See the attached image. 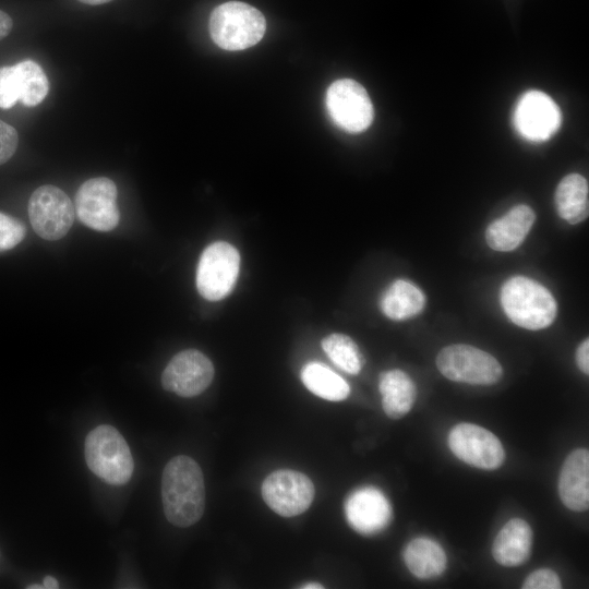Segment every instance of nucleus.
I'll list each match as a JSON object with an SVG mask.
<instances>
[{
	"instance_id": "f257e3e1",
	"label": "nucleus",
	"mask_w": 589,
	"mask_h": 589,
	"mask_svg": "<svg viewBox=\"0 0 589 589\" xmlns=\"http://www.w3.org/2000/svg\"><path fill=\"white\" fill-rule=\"evenodd\" d=\"M161 500L167 520L185 528L196 524L205 509V484L199 464L189 456L170 459L161 478Z\"/></svg>"
},
{
	"instance_id": "f03ea898",
	"label": "nucleus",
	"mask_w": 589,
	"mask_h": 589,
	"mask_svg": "<svg viewBox=\"0 0 589 589\" xmlns=\"http://www.w3.org/2000/svg\"><path fill=\"white\" fill-rule=\"evenodd\" d=\"M501 303L514 324L532 330L550 326L557 313L552 293L538 281L525 276H514L504 283Z\"/></svg>"
},
{
	"instance_id": "7ed1b4c3",
	"label": "nucleus",
	"mask_w": 589,
	"mask_h": 589,
	"mask_svg": "<svg viewBox=\"0 0 589 589\" xmlns=\"http://www.w3.org/2000/svg\"><path fill=\"white\" fill-rule=\"evenodd\" d=\"M213 41L225 50H243L256 45L264 36L266 21L256 8L240 1L216 7L209 16Z\"/></svg>"
},
{
	"instance_id": "20e7f679",
	"label": "nucleus",
	"mask_w": 589,
	"mask_h": 589,
	"mask_svg": "<svg viewBox=\"0 0 589 589\" xmlns=\"http://www.w3.org/2000/svg\"><path fill=\"white\" fill-rule=\"evenodd\" d=\"M84 453L91 471L105 482L121 485L130 480L133 458L125 440L113 426L103 424L92 430Z\"/></svg>"
},
{
	"instance_id": "39448f33",
	"label": "nucleus",
	"mask_w": 589,
	"mask_h": 589,
	"mask_svg": "<svg viewBox=\"0 0 589 589\" xmlns=\"http://www.w3.org/2000/svg\"><path fill=\"white\" fill-rule=\"evenodd\" d=\"M436 366L448 380L471 385H492L503 376L492 354L464 344L444 347L436 357Z\"/></svg>"
},
{
	"instance_id": "423d86ee",
	"label": "nucleus",
	"mask_w": 589,
	"mask_h": 589,
	"mask_svg": "<svg viewBox=\"0 0 589 589\" xmlns=\"http://www.w3.org/2000/svg\"><path fill=\"white\" fill-rule=\"evenodd\" d=\"M240 268V255L228 242L217 241L202 253L196 269V288L200 294L218 301L232 290Z\"/></svg>"
},
{
	"instance_id": "0eeeda50",
	"label": "nucleus",
	"mask_w": 589,
	"mask_h": 589,
	"mask_svg": "<svg viewBox=\"0 0 589 589\" xmlns=\"http://www.w3.org/2000/svg\"><path fill=\"white\" fill-rule=\"evenodd\" d=\"M28 215L31 225L39 237L56 241L70 230L74 207L61 189L47 184L37 188L31 195Z\"/></svg>"
},
{
	"instance_id": "6e6552de",
	"label": "nucleus",
	"mask_w": 589,
	"mask_h": 589,
	"mask_svg": "<svg viewBox=\"0 0 589 589\" xmlns=\"http://www.w3.org/2000/svg\"><path fill=\"white\" fill-rule=\"evenodd\" d=\"M326 107L335 124L350 133L366 130L373 121V105L365 88L351 79L337 80L328 87Z\"/></svg>"
},
{
	"instance_id": "1a4fd4ad",
	"label": "nucleus",
	"mask_w": 589,
	"mask_h": 589,
	"mask_svg": "<svg viewBox=\"0 0 589 589\" xmlns=\"http://www.w3.org/2000/svg\"><path fill=\"white\" fill-rule=\"evenodd\" d=\"M262 496L267 506L283 517L305 512L314 498V485L304 473L281 469L268 474L262 483Z\"/></svg>"
},
{
	"instance_id": "9d476101",
	"label": "nucleus",
	"mask_w": 589,
	"mask_h": 589,
	"mask_svg": "<svg viewBox=\"0 0 589 589\" xmlns=\"http://www.w3.org/2000/svg\"><path fill=\"white\" fill-rule=\"evenodd\" d=\"M448 446L457 458L480 469H497L505 459V452L497 436L472 423L455 425L448 434Z\"/></svg>"
},
{
	"instance_id": "9b49d317",
	"label": "nucleus",
	"mask_w": 589,
	"mask_h": 589,
	"mask_svg": "<svg viewBox=\"0 0 589 589\" xmlns=\"http://www.w3.org/2000/svg\"><path fill=\"white\" fill-rule=\"evenodd\" d=\"M75 211L80 220L98 231H110L119 223L117 187L108 178L85 181L75 195Z\"/></svg>"
},
{
	"instance_id": "f8f14e48",
	"label": "nucleus",
	"mask_w": 589,
	"mask_h": 589,
	"mask_svg": "<svg viewBox=\"0 0 589 589\" xmlns=\"http://www.w3.org/2000/svg\"><path fill=\"white\" fill-rule=\"evenodd\" d=\"M561 111L555 101L540 91H528L514 111V127L526 140L542 142L553 136L561 125Z\"/></svg>"
},
{
	"instance_id": "ddd939ff",
	"label": "nucleus",
	"mask_w": 589,
	"mask_h": 589,
	"mask_svg": "<svg viewBox=\"0 0 589 589\" xmlns=\"http://www.w3.org/2000/svg\"><path fill=\"white\" fill-rule=\"evenodd\" d=\"M212 361L196 349L177 353L165 368L161 385L181 397H193L203 393L214 378Z\"/></svg>"
},
{
	"instance_id": "4468645a",
	"label": "nucleus",
	"mask_w": 589,
	"mask_h": 589,
	"mask_svg": "<svg viewBox=\"0 0 589 589\" xmlns=\"http://www.w3.org/2000/svg\"><path fill=\"white\" fill-rule=\"evenodd\" d=\"M345 514L349 526L365 536L383 531L393 517L389 501L374 486L352 491L346 498Z\"/></svg>"
},
{
	"instance_id": "2eb2a0df",
	"label": "nucleus",
	"mask_w": 589,
	"mask_h": 589,
	"mask_svg": "<svg viewBox=\"0 0 589 589\" xmlns=\"http://www.w3.org/2000/svg\"><path fill=\"white\" fill-rule=\"evenodd\" d=\"M558 494L570 510L585 512L589 507V452L573 450L565 459L558 477Z\"/></svg>"
},
{
	"instance_id": "dca6fc26",
	"label": "nucleus",
	"mask_w": 589,
	"mask_h": 589,
	"mask_svg": "<svg viewBox=\"0 0 589 589\" xmlns=\"http://www.w3.org/2000/svg\"><path fill=\"white\" fill-rule=\"evenodd\" d=\"M536 219L528 205H517L491 223L485 231L488 245L501 252L515 250L527 237Z\"/></svg>"
},
{
	"instance_id": "f3484780",
	"label": "nucleus",
	"mask_w": 589,
	"mask_h": 589,
	"mask_svg": "<svg viewBox=\"0 0 589 589\" xmlns=\"http://www.w3.org/2000/svg\"><path fill=\"white\" fill-rule=\"evenodd\" d=\"M532 548V530L521 518H513L500 530L492 545L496 563L515 567L526 563Z\"/></svg>"
},
{
	"instance_id": "a211bd4d",
	"label": "nucleus",
	"mask_w": 589,
	"mask_h": 589,
	"mask_svg": "<svg viewBox=\"0 0 589 589\" xmlns=\"http://www.w3.org/2000/svg\"><path fill=\"white\" fill-rule=\"evenodd\" d=\"M380 393L383 410L390 419L407 414L417 397V388L411 377L401 370L385 371L380 375Z\"/></svg>"
},
{
	"instance_id": "6ab92c4d",
	"label": "nucleus",
	"mask_w": 589,
	"mask_h": 589,
	"mask_svg": "<svg viewBox=\"0 0 589 589\" xmlns=\"http://www.w3.org/2000/svg\"><path fill=\"white\" fill-rule=\"evenodd\" d=\"M409 572L420 579L441 576L446 568V554L438 542L420 537L411 540L402 552Z\"/></svg>"
},
{
	"instance_id": "aec40b11",
	"label": "nucleus",
	"mask_w": 589,
	"mask_h": 589,
	"mask_svg": "<svg viewBox=\"0 0 589 589\" xmlns=\"http://www.w3.org/2000/svg\"><path fill=\"white\" fill-rule=\"evenodd\" d=\"M589 188L579 173H569L558 183L555 191V206L561 218L569 224H578L588 217Z\"/></svg>"
},
{
	"instance_id": "412c9836",
	"label": "nucleus",
	"mask_w": 589,
	"mask_h": 589,
	"mask_svg": "<svg viewBox=\"0 0 589 589\" xmlns=\"http://www.w3.org/2000/svg\"><path fill=\"white\" fill-rule=\"evenodd\" d=\"M425 305L423 292L413 284L398 279L383 293L380 306L389 318L401 321L410 318L422 311Z\"/></svg>"
},
{
	"instance_id": "4be33fe9",
	"label": "nucleus",
	"mask_w": 589,
	"mask_h": 589,
	"mask_svg": "<svg viewBox=\"0 0 589 589\" xmlns=\"http://www.w3.org/2000/svg\"><path fill=\"white\" fill-rule=\"evenodd\" d=\"M304 386L314 395L330 401H340L350 394L348 383L326 365L310 362L301 370Z\"/></svg>"
},
{
	"instance_id": "5701e85b",
	"label": "nucleus",
	"mask_w": 589,
	"mask_h": 589,
	"mask_svg": "<svg viewBox=\"0 0 589 589\" xmlns=\"http://www.w3.org/2000/svg\"><path fill=\"white\" fill-rule=\"evenodd\" d=\"M13 67L19 85L20 101L26 106L40 104L49 91V82L41 67L33 60H24Z\"/></svg>"
},
{
	"instance_id": "b1692460",
	"label": "nucleus",
	"mask_w": 589,
	"mask_h": 589,
	"mask_svg": "<svg viewBox=\"0 0 589 589\" xmlns=\"http://www.w3.org/2000/svg\"><path fill=\"white\" fill-rule=\"evenodd\" d=\"M328 358L342 371L357 374L362 368V357L356 342L347 335L330 334L322 340Z\"/></svg>"
},
{
	"instance_id": "393cba45",
	"label": "nucleus",
	"mask_w": 589,
	"mask_h": 589,
	"mask_svg": "<svg viewBox=\"0 0 589 589\" xmlns=\"http://www.w3.org/2000/svg\"><path fill=\"white\" fill-rule=\"evenodd\" d=\"M25 232L23 223L0 212V252L13 249L23 240Z\"/></svg>"
},
{
	"instance_id": "a878e982",
	"label": "nucleus",
	"mask_w": 589,
	"mask_h": 589,
	"mask_svg": "<svg viewBox=\"0 0 589 589\" xmlns=\"http://www.w3.org/2000/svg\"><path fill=\"white\" fill-rule=\"evenodd\" d=\"M20 100L14 67L0 68V108L9 109Z\"/></svg>"
},
{
	"instance_id": "bb28decb",
	"label": "nucleus",
	"mask_w": 589,
	"mask_h": 589,
	"mask_svg": "<svg viewBox=\"0 0 589 589\" xmlns=\"http://www.w3.org/2000/svg\"><path fill=\"white\" fill-rule=\"evenodd\" d=\"M524 589H560L561 580L555 572L540 568L532 572L522 584Z\"/></svg>"
},
{
	"instance_id": "cd10ccee",
	"label": "nucleus",
	"mask_w": 589,
	"mask_h": 589,
	"mask_svg": "<svg viewBox=\"0 0 589 589\" xmlns=\"http://www.w3.org/2000/svg\"><path fill=\"white\" fill-rule=\"evenodd\" d=\"M19 144L16 130L0 120V165L7 163L15 153Z\"/></svg>"
},
{
	"instance_id": "c85d7f7f",
	"label": "nucleus",
	"mask_w": 589,
	"mask_h": 589,
	"mask_svg": "<svg viewBox=\"0 0 589 589\" xmlns=\"http://www.w3.org/2000/svg\"><path fill=\"white\" fill-rule=\"evenodd\" d=\"M578 368L585 373H589V340L585 339L576 351Z\"/></svg>"
},
{
	"instance_id": "c756f323",
	"label": "nucleus",
	"mask_w": 589,
	"mask_h": 589,
	"mask_svg": "<svg viewBox=\"0 0 589 589\" xmlns=\"http://www.w3.org/2000/svg\"><path fill=\"white\" fill-rule=\"evenodd\" d=\"M13 26L12 19L8 13L0 10V40L9 35Z\"/></svg>"
},
{
	"instance_id": "7c9ffc66",
	"label": "nucleus",
	"mask_w": 589,
	"mask_h": 589,
	"mask_svg": "<svg viewBox=\"0 0 589 589\" xmlns=\"http://www.w3.org/2000/svg\"><path fill=\"white\" fill-rule=\"evenodd\" d=\"M43 585H44V588H46V589H56V588L59 587L58 581L51 576H47L44 579Z\"/></svg>"
},
{
	"instance_id": "2f4dec72",
	"label": "nucleus",
	"mask_w": 589,
	"mask_h": 589,
	"mask_svg": "<svg viewBox=\"0 0 589 589\" xmlns=\"http://www.w3.org/2000/svg\"><path fill=\"white\" fill-rule=\"evenodd\" d=\"M83 3H86V4H92V5H97V4H104V3H107L111 0H79Z\"/></svg>"
},
{
	"instance_id": "473e14b6",
	"label": "nucleus",
	"mask_w": 589,
	"mask_h": 589,
	"mask_svg": "<svg viewBox=\"0 0 589 589\" xmlns=\"http://www.w3.org/2000/svg\"><path fill=\"white\" fill-rule=\"evenodd\" d=\"M303 589H322L324 588L321 584L309 582L301 586Z\"/></svg>"
},
{
	"instance_id": "72a5a7b5",
	"label": "nucleus",
	"mask_w": 589,
	"mask_h": 589,
	"mask_svg": "<svg viewBox=\"0 0 589 589\" xmlns=\"http://www.w3.org/2000/svg\"><path fill=\"white\" fill-rule=\"evenodd\" d=\"M28 589H41L44 588V586H39V585H31L27 587Z\"/></svg>"
}]
</instances>
